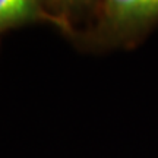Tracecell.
Listing matches in <instances>:
<instances>
[{"label": "cell", "instance_id": "cell-1", "mask_svg": "<svg viewBox=\"0 0 158 158\" xmlns=\"http://www.w3.org/2000/svg\"><path fill=\"white\" fill-rule=\"evenodd\" d=\"M158 23V0H107L95 7L92 40L108 44L135 41Z\"/></svg>", "mask_w": 158, "mask_h": 158}, {"label": "cell", "instance_id": "cell-2", "mask_svg": "<svg viewBox=\"0 0 158 158\" xmlns=\"http://www.w3.org/2000/svg\"><path fill=\"white\" fill-rule=\"evenodd\" d=\"M47 15L40 2L34 0H0V34L19 25L44 21Z\"/></svg>", "mask_w": 158, "mask_h": 158}]
</instances>
